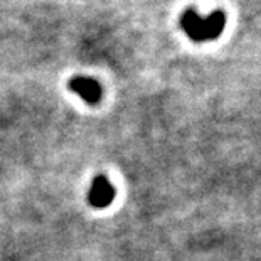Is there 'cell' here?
Wrapping results in <instances>:
<instances>
[{"instance_id": "6da1fadb", "label": "cell", "mask_w": 261, "mask_h": 261, "mask_svg": "<svg viewBox=\"0 0 261 261\" xmlns=\"http://www.w3.org/2000/svg\"><path fill=\"white\" fill-rule=\"evenodd\" d=\"M180 25L184 32L196 42L214 41L221 36L226 27V14L216 10L207 17H201L194 9H187L180 17Z\"/></svg>"}, {"instance_id": "7a4b0ae2", "label": "cell", "mask_w": 261, "mask_h": 261, "mask_svg": "<svg viewBox=\"0 0 261 261\" xmlns=\"http://www.w3.org/2000/svg\"><path fill=\"white\" fill-rule=\"evenodd\" d=\"M88 204L96 209L108 207L115 199V187L105 175L96 177L88 189Z\"/></svg>"}, {"instance_id": "3957f363", "label": "cell", "mask_w": 261, "mask_h": 261, "mask_svg": "<svg viewBox=\"0 0 261 261\" xmlns=\"http://www.w3.org/2000/svg\"><path fill=\"white\" fill-rule=\"evenodd\" d=\"M69 88L71 91L76 93L81 99H85L88 105H96L99 99H101V85L96 80H91V77L86 76H76L69 81Z\"/></svg>"}]
</instances>
